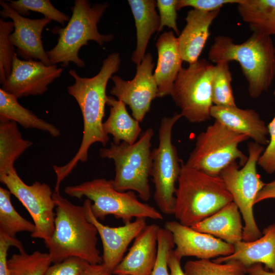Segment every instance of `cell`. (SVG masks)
Masks as SVG:
<instances>
[{"instance_id": "obj_27", "label": "cell", "mask_w": 275, "mask_h": 275, "mask_svg": "<svg viewBox=\"0 0 275 275\" xmlns=\"http://www.w3.org/2000/svg\"><path fill=\"white\" fill-rule=\"evenodd\" d=\"M17 98L0 89V119L15 121L25 129H36L58 137L60 130L53 124L39 118L21 105Z\"/></svg>"}, {"instance_id": "obj_22", "label": "cell", "mask_w": 275, "mask_h": 275, "mask_svg": "<svg viewBox=\"0 0 275 275\" xmlns=\"http://www.w3.org/2000/svg\"><path fill=\"white\" fill-rule=\"evenodd\" d=\"M158 59L153 76L158 88L157 97L171 95L174 82L182 69L177 38L173 31L166 32L158 37L156 44Z\"/></svg>"}, {"instance_id": "obj_23", "label": "cell", "mask_w": 275, "mask_h": 275, "mask_svg": "<svg viewBox=\"0 0 275 275\" xmlns=\"http://www.w3.org/2000/svg\"><path fill=\"white\" fill-rule=\"evenodd\" d=\"M241 215L237 206L232 201L191 228L234 245L242 240Z\"/></svg>"}, {"instance_id": "obj_43", "label": "cell", "mask_w": 275, "mask_h": 275, "mask_svg": "<svg viewBox=\"0 0 275 275\" xmlns=\"http://www.w3.org/2000/svg\"><path fill=\"white\" fill-rule=\"evenodd\" d=\"M79 275H113L102 264H91L88 263Z\"/></svg>"}, {"instance_id": "obj_25", "label": "cell", "mask_w": 275, "mask_h": 275, "mask_svg": "<svg viewBox=\"0 0 275 275\" xmlns=\"http://www.w3.org/2000/svg\"><path fill=\"white\" fill-rule=\"evenodd\" d=\"M106 104L110 106L109 115L103 123L105 134L113 137V143L133 144L137 141L142 128L139 122L128 113L126 105L114 97L107 96Z\"/></svg>"}, {"instance_id": "obj_5", "label": "cell", "mask_w": 275, "mask_h": 275, "mask_svg": "<svg viewBox=\"0 0 275 275\" xmlns=\"http://www.w3.org/2000/svg\"><path fill=\"white\" fill-rule=\"evenodd\" d=\"M108 7L107 3L92 5L88 0L74 1L72 16L67 25L56 26L51 30L59 36L57 44L46 51L51 65L60 63L65 67L72 62L78 67L84 68L85 63L78 56L81 47L88 45L89 41L102 45L114 39L113 34H101L98 30V23Z\"/></svg>"}, {"instance_id": "obj_35", "label": "cell", "mask_w": 275, "mask_h": 275, "mask_svg": "<svg viewBox=\"0 0 275 275\" xmlns=\"http://www.w3.org/2000/svg\"><path fill=\"white\" fill-rule=\"evenodd\" d=\"M175 244L171 233L165 228H160L158 235L157 260L150 275H170L168 260Z\"/></svg>"}, {"instance_id": "obj_34", "label": "cell", "mask_w": 275, "mask_h": 275, "mask_svg": "<svg viewBox=\"0 0 275 275\" xmlns=\"http://www.w3.org/2000/svg\"><path fill=\"white\" fill-rule=\"evenodd\" d=\"M13 21L0 19V84L3 85L11 73L13 59L16 52L10 40L14 31Z\"/></svg>"}, {"instance_id": "obj_7", "label": "cell", "mask_w": 275, "mask_h": 275, "mask_svg": "<svg viewBox=\"0 0 275 275\" xmlns=\"http://www.w3.org/2000/svg\"><path fill=\"white\" fill-rule=\"evenodd\" d=\"M64 192L69 196L81 199L86 197L92 203L94 215L103 220L108 215L127 224L132 218H149L161 220V213L152 206L141 202L134 191H120L114 186L113 180L96 178L78 185L65 187Z\"/></svg>"}, {"instance_id": "obj_13", "label": "cell", "mask_w": 275, "mask_h": 275, "mask_svg": "<svg viewBox=\"0 0 275 275\" xmlns=\"http://www.w3.org/2000/svg\"><path fill=\"white\" fill-rule=\"evenodd\" d=\"M154 67L152 55L147 53L136 66L132 79L124 80L117 75L111 78L114 86L110 94L128 105L132 117L139 122L143 121L150 111L152 101L157 97L158 88L152 73Z\"/></svg>"}, {"instance_id": "obj_11", "label": "cell", "mask_w": 275, "mask_h": 275, "mask_svg": "<svg viewBox=\"0 0 275 275\" xmlns=\"http://www.w3.org/2000/svg\"><path fill=\"white\" fill-rule=\"evenodd\" d=\"M175 113L164 117L159 128V144L152 150L151 176L155 187L154 199L160 212L173 214L175 203L176 183L180 174L183 161L172 141L173 128L182 118Z\"/></svg>"}, {"instance_id": "obj_44", "label": "cell", "mask_w": 275, "mask_h": 275, "mask_svg": "<svg viewBox=\"0 0 275 275\" xmlns=\"http://www.w3.org/2000/svg\"><path fill=\"white\" fill-rule=\"evenodd\" d=\"M248 275H275V271H269L261 264H255L246 268Z\"/></svg>"}, {"instance_id": "obj_42", "label": "cell", "mask_w": 275, "mask_h": 275, "mask_svg": "<svg viewBox=\"0 0 275 275\" xmlns=\"http://www.w3.org/2000/svg\"><path fill=\"white\" fill-rule=\"evenodd\" d=\"M181 258L177 256L173 250L168 260L170 275H185L181 266Z\"/></svg>"}, {"instance_id": "obj_4", "label": "cell", "mask_w": 275, "mask_h": 275, "mask_svg": "<svg viewBox=\"0 0 275 275\" xmlns=\"http://www.w3.org/2000/svg\"><path fill=\"white\" fill-rule=\"evenodd\" d=\"M177 183L173 214L186 226L191 227L233 201L219 176L187 167L183 162Z\"/></svg>"}, {"instance_id": "obj_29", "label": "cell", "mask_w": 275, "mask_h": 275, "mask_svg": "<svg viewBox=\"0 0 275 275\" xmlns=\"http://www.w3.org/2000/svg\"><path fill=\"white\" fill-rule=\"evenodd\" d=\"M11 195L8 189L0 187V233L12 238H16L18 232L34 233L35 225L23 218L15 210L11 202Z\"/></svg>"}, {"instance_id": "obj_20", "label": "cell", "mask_w": 275, "mask_h": 275, "mask_svg": "<svg viewBox=\"0 0 275 275\" xmlns=\"http://www.w3.org/2000/svg\"><path fill=\"white\" fill-rule=\"evenodd\" d=\"M262 233V236L256 240L236 242L233 245L234 250L232 254L213 261L219 263L237 261L246 268L261 264L266 269L275 271V224L264 228Z\"/></svg>"}, {"instance_id": "obj_33", "label": "cell", "mask_w": 275, "mask_h": 275, "mask_svg": "<svg viewBox=\"0 0 275 275\" xmlns=\"http://www.w3.org/2000/svg\"><path fill=\"white\" fill-rule=\"evenodd\" d=\"M9 5L22 16L29 15L30 11L42 14L45 17L65 25L70 17L57 9L49 0L8 1Z\"/></svg>"}, {"instance_id": "obj_1", "label": "cell", "mask_w": 275, "mask_h": 275, "mask_svg": "<svg viewBox=\"0 0 275 275\" xmlns=\"http://www.w3.org/2000/svg\"><path fill=\"white\" fill-rule=\"evenodd\" d=\"M120 64V54L115 52L103 61L100 71L92 77H82L75 70H69L74 82L67 87V92L74 98L80 109L83 119L82 137L78 151L67 163L52 166L57 176L56 189H60L62 181L79 162L87 161L89 149L93 144L100 143L105 147L109 141L108 135L103 128L107 98L106 89L109 79L119 70Z\"/></svg>"}, {"instance_id": "obj_32", "label": "cell", "mask_w": 275, "mask_h": 275, "mask_svg": "<svg viewBox=\"0 0 275 275\" xmlns=\"http://www.w3.org/2000/svg\"><path fill=\"white\" fill-rule=\"evenodd\" d=\"M232 80L229 62L222 61L215 64L212 80V98L214 105L236 106L231 85Z\"/></svg>"}, {"instance_id": "obj_21", "label": "cell", "mask_w": 275, "mask_h": 275, "mask_svg": "<svg viewBox=\"0 0 275 275\" xmlns=\"http://www.w3.org/2000/svg\"><path fill=\"white\" fill-rule=\"evenodd\" d=\"M210 115L215 121L229 129L248 135L260 145H267V126L254 109L213 105Z\"/></svg>"}, {"instance_id": "obj_26", "label": "cell", "mask_w": 275, "mask_h": 275, "mask_svg": "<svg viewBox=\"0 0 275 275\" xmlns=\"http://www.w3.org/2000/svg\"><path fill=\"white\" fill-rule=\"evenodd\" d=\"M33 144L22 138L16 122L0 119V175L15 169V161Z\"/></svg>"}, {"instance_id": "obj_39", "label": "cell", "mask_w": 275, "mask_h": 275, "mask_svg": "<svg viewBox=\"0 0 275 275\" xmlns=\"http://www.w3.org/2000/svg\"><path fill=\"white\" fill-rule=\"evenodd\" d=\"M240 0H178L176 9L191 7L194 9L203 12H211L221 10V8L227 4H238Z\"/></svg>"}, {"instance_id": "obj_2", "label": "cell", "mask_w": 275, "mask_h": 275, "mask_svg": "<svg viewBox=\"0 0 275 275\" xmlns=\"http://www.w3.org/2000/svg\"><path fill=\"white\" fill-rule=\"evenodd\" d=\"M208 60L215 64L238 62L253 98L267 91L275 78V45L271 36L262 34L253 33L239 44L229 36L218 35L210 46Z\"/></svg>"}, {"instance_id": "obj_17", "label": "cell", "mask_w": 275, "mask_h": 275, "mask_svg": "<svg viewBox=\"0 0 275 275\" xmlns=\"http://www.w3.org/2000/svg\"><path fill=\"white\" fill-rule=\"evenodd\" d=\"M164 227L171 233L175 246L174 253L181 259L195 257L199 259H210L229 256L234 252L233 244L178 222H167Z\"/></svg>"}, {"instance_id": "obj_19", "label": "cell", "mask_w": 275, "mask_h": 275, "mask_svg": "<svg viewBox=\"0 0 275 275\" xmlns=\"http://www.w3.org/2000/svg\"><path fill=\"white\" fill-rule=\"evenodd\" d=\"M220 11L206 12L193 9L187 12L186 25L177 38L183 61L191 64L199 60L210 36V26Z\"/></svg>"}, {"instance_id": "obj_30", "label": "cell", "mask_w": 275, "mask_h": 275, "mask_svg": "<svg viewBox=\"0 0 275 275\" xmlns=\"http://www.w3.org/2000/svg\"><path fill=\"white\" fill-rule=\"evenodd\" d=\"M51 263L49 254L40 251L19 252L8 260L10 275H44Z\"/></svg>"}, {"instance_id": "obj_6", "label": "cell", "mask_w": 275, "mask_h": 275, "mask_svg": "<svg viewBox=\"0 0 275 275\" xmlns=\"http://www.w3.org/2000/svg\"><path fill=\"white\" fill-rule=\"evenodd\" d=\"M154 131L149 128L133 144L111 143L109 148L99 149L100 157L113 159L115 167L113 180L115 188L120 191H133L147 201L151 197L149 177L152 164L151 140Z\"/></svg>"}, {"instance_id": "obj_9", "label": "cell", "mask_w": 275, "mask_h": 275, "mask_svg": "<svg viewBox=\"0 0 275 275\" xmlns=\"http://www.w3.org/2000/svg\"><path fill=\"white\" fill-rule=\"evenodd\" d=\"M264 150L263 146L249 143L248 158L242 167L239 169L237 162H234L219 174L243 218L244 241L256 240L262 235L254 217L253 206L257 194L265 184L257 170L258 159Z\"/></svg>"}, {"instance_id": "obj_10", "label": "cell", "mask_w": 275, "mask_h": 275, "mask_svg": "<svg viewBox=\"0 0 275 275\" xmlns=\"http://www.w3.org/2000/svg\"><path fill=\"white\" fill-rule=\"evenodd\" d=\"M214 70L215 65L203 58L182 68L176 77L171 96L182 117L190 123H199L211 118Z\"/></svg>"}, {"instance_id": "obj_38", "label": "cell", "mask_w": 275, "mask_h": 275, "mask_svg": "<svg viewBox=\"0 0 275 275\" xmlns=\"http://www.w3.org/2000/svg\"><path fill=\"white\" fill-rule=\"evenodd\" d=\"M88 263L80 258L69 257L50 265L44 275H79Z\"/></svg>"}, {"instance_id": "obj_14", "label": "cell", "mask_w": 275, "mask_h": 275, "mask_svg": "<svg viewBox=\"0 0 275 275\" xmlns=\"http://www.w3.org/2000/svg\"><path fill=\"white\" fill-rule=\"evenodd\" d=\"M62 72L63 68L57 65H46L33 60H21L16 53L11 73L1 89L17 98L42 95Z\"/></svg>"}, {"instance_id": "obj_16", "label": "cell", "mask_w": 275, "mask_h": 275, "mask_svg": "<svg viewBox=\"0 0 275 275\" xmlns=\"http://www.w3.org/2000/svg\"><path fill=\"white\" fill-rule=\"evenodd\" d=\"M92 201L87 199L83 207L89 222L96 228L101 239L103 253L102 264L113 273V271L124 257L131 241L147 225L146 218H136L132 222L118 227H111L101 223L93 214Z\"/></svg>"}, {"instance_id": "obj_40", "label": "cell", "mask_w": 275, "mask_h": 275, "mask_svg": "<svg viewBox=\"0 0 275 275\" xmlns=\"http://www.w3.org/2000/svg\"><path fill=\"white\" fill-rule=\"evenodd\" d=\"M15 246L19 251H24L22 243L16 238H12L0 233V275H10L7 254L9 248Z\"/></svg>"}, {"instance_id": "obj_15", "label": "cell", "mask_w": 275, "mask_h": 275, "mask_svg": "<svg viewBox=\"0 0 275 275\" xmlns=\"http://www.w3.org/2000/svg\"><path fill=\"white\" fill-rule=\"evenodd\" d=\"M2 19L10 18L14 24V31L9 38L16 47V53L24 60H33L51 65L42 41V33L51 22L48 18L30 19L21 16L3 0L0 1Z\"/></svg>"}, {"instance_id": "obj_45", "label": "cell", "mask_w": 275, "mask_h": 275, "mask_svg": "<svg viewBox=\"0 0 275 275\" xmlns=\"http://www.w3.org/2000/svg\"><path fill=\"white\" fill-rule=\"evenodd\" d=\"M274 45H275V39L274 40Z\"/></svg>"}, {"instance_id": "obj_12", "label": "cell", "mask_w": 275, "mask_h": 275, "mask_svg": "<svg viewBox=\"0 0 275 275\" xmlns=\"http://www.w3.org/2000/svg\"><path fill=\"white\" fill-rule=\"evenodd\" d=\"M0 181L21 203L32 217L36 230L31 237L47 242L54 232L56 215L53 193L49 185L38 181L30 185L25 184L15 168L0 175Z\"/></svg>"}, {"instance_id": "obj_18", "label": "cell", "mask_w": 275, "mask_h": 275, "mask_svg": "<svg viewBox=\"0 0 275 275\" xmlns=\"http://www.w3.org/2000/svg\"><path fill=\"white\" fill-rule=\"evenodd\" d=\"M160 227L147 225L134 239L128 253L113 272L115 275H150L155 265Z\"/></svg>"}, {"instance_id": "obj_8", "label": "cell", "mask_w": 275, "mask_h": 275, "mask_svg": "<svg viewBox=\"0 0 275 275\" xmlns=\"http://www.w3.org/2000/svg\"><path fill=\"white\" fill-rule=\"evenodd\" d=\"M249 137L234 132L215 121L196 138L195 147L184 165L213 176L234 162L243 166L248 156L238 148Z\"/></svg>"}, {"instance_id": "obj_28", "label": "cell", "mask_w": 275, "mask_h": 275, "mask_svg": "<svg viewBox=\"0 0 275 275\" xmlns=\"http://www.w3.org/2000/svg\"><path fill=\"white\" fill-rule=\"evenodd\" d=\"M237 10L253 33L275 35V0H240Z\"/></svg>"}, {"instance_id": "obj_36", "label": "cell", "mask_w": 275, "mask_h": 275, "mask_svg": "<svg viewBox=\"0 0 275 275\" xmlns=\"http://www.w3.org/2000/svg\"><path fill=\"white\" fill-rule=\"evenodd\" d=\"M178 0H157L156 6L159 10L160 27L158 33L162 31L164 26L172 29L177 35H180L176 20L177 13L176 6Z\"/></svg>"}, {"instance_id": "obj_31", "label": "cell", "mask_w": 275, "mask_h": 275, "mask_svg": "<svg viewBox=\"0 0 275 275\" xmlns=\"http://www.w3.org/2000/svg\"><path fill=\"white\" fill-rule=\"evenodd\" d=\"M183 271L185 275H247L246 268L237 261L219 263L210 259L189 260Z\"/></svg>"}, {"instance_id": "obj_3", "label": "cell", "mask_w": 275, "mask_h": 275, "mask_svg": "<svg viewBox=\"0 0 275 275\" xmlns=\"http://www.w3.org/2000/svg\"><path fill=\"white\" fill-rule=\"evenodd\" d=\"M52 197L56 204L54 230L50 239L44 242L52 263L72 257L91 264L102 263L97 246L98 231L88 221L83 206L74 205L60 193L54 192Z\"/></svg>"}, {"instance_id": "obj_37", "label": "cell", "mask_w": 275, "mask_h": 275, "mask_svg": "<svg viewBox=\"0 0 275 275\" xmlns=\"http://www.w3.org/2000/svg\"><path fill=\"white\" fill-rule=\"evenodd\" d=\"M275 97V90L273 91ZM269 142L260 156L258 165L269 174L275 172V116L267 125Z\"/></svg>"}, {"instance_id": "obj_24", "label": "cell", "mask_w": 275, "mask_h": 275, "mask_svg": "<svg viewBox=\"0 0 275 275\" xmlns=\"http://www.w3.org/2000/svg\"><path fill=\"white\" fill-rule=\"evenodd\" d=\"M128 3L135 20L136 32V46L131 60L138 66L146 55L152 35L159 31L160 17L155 10L156 1L128 0Z\"/></svg>"}, {"instance_id": "obj_41", "label": "cell", "mask_w": 275, "mask_h": 275, "mask_svg": "<svg viewBox=\"0 0 275 275\" xmlns=\"http://www.w3.org/2000/svg\"><path fill=\"white\" fill-rule=\"evenodd\" d=\"M270 199H275V178L272 181L265 184L257 194L255 204Z\"/></svg>"}]
</instances>
